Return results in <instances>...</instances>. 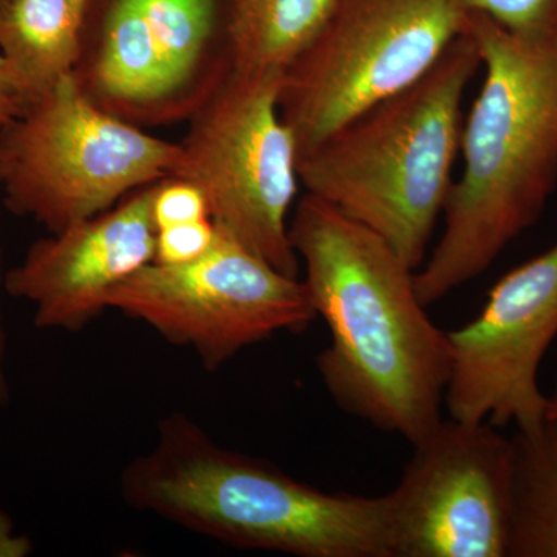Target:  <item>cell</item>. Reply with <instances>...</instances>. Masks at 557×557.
<instances>
[{
    "mask_svg": "<svg viewBox=\"0 0 557 557\" xmlns=\"http://www.w3.org/2000/svg\"><path fill=\"white\" fill-rule=\"evenodd\" d=\"M485 79L463 121V171L454 182L445 230L417 270L423 306L490 270L536 225L557 188V38H527L468 13Z\"/></svg>",
    "mask_w": 557,
    "mask_h": 557,
    "instance_id": "cell-2",
    "label": "cell"
},
{
    "mask_svg": "<svg viewBox=\"0 0 557 557\" xmlns=\"http://www.w3.org/2000/svg\"><path fill=\"white\" fill-rule=\"evenodd\" d=\"M203 258L183 265L150 262L119 285L109 310L193 348L214 372L245 348L318 318L302 278L287 276L220 228Z\"/></svg>",
    "mask_w": 557,
    "mask_h": 557,
    "instance_id": "cell-8",
    "label": "cell"
},
{
    "mask_svg": "<svg viewBox=\"0 0 557 557\" xmlns=\"http://www.w3.org/2000/svg\"><path fill=\"white\" fill-rule=\"evenodd\" d=\"M129 507L225 542L299 557H394L386 494L327 493L219 445L183 413L161 418L121 472Z\"/></svg>",
    "mask_w": 557,
    "mask_h": 557,
    "instance_id": "cell-3",
    "label": "cell"
},
{
    "mask_svg": "<svg viewBox=\"0 0 557 557\" xmlns=\"http://www.w3.org/2000/svg\"><path fill=\"white\" fill-rule=\"evenodd\" d=\"M152 219L156 228L161 230L211 219V214L207 197L196 183L168 177L153 186Z\"/></svg>",
    "mask_w": 557,
    "mask_h": 557,
    "instance_id": "cell-18",
    "label": "cell"
},
{
    "mask_svg": "<svg viewBox=\"0 0 557 557\" xmlns=\"http://www.w3.org/2000/svg\"><path fill=\"white\" fill-rule=\"evenodd\" d=\"M508 557H557V417L518 432Z\"/></svg>",
    "mask_w": 557,
    "mask_h": 557,
    "instance_id": "cell-16",
    "label": "cell"
},
{
    "mask_svg": "<svg viewBox=\"0 0 557 557\" xmlns=\"http://www.w3.org/2000/svg\"><path fill=\"white\" fill-rule=\"evenodd\" d=\"M335 0H233V72L277 76L309 46Z\"/></svg>",
    "mask_w": 557,
    "mask_h": 557,
    "instance_id": "cell-15",
    "label": "cell"
},
{
    "mask_svg": "<svg viewBox=\"0 0 557 557\" xmlns=\"http://www.w3.org/2000/svg\"><path fill=\"white\" fill-rule=\"evenodd\" d=\"M73 79L95 104L139 127L171 123L163 65L138 0H89Z\"/></svg>",
    "mask_w": 557,
    "mask_h": 557,
    "instance_id": "cell-12",
    "label": "cell"
},
{
    "mask_svg": "<svg viewBox=\"0 0 557 557\" xmlns=\"http://www.w3.org/2000/svg\"><path fill=\"white\" fill-rule=\"evenodd\" d=\"M2 201V199H0ZM5 289V274L2 270V249H0V295ZM10 401V384L7 376V333L3 327L2 309H0V409Z\"/></svg>",
    "mask_w": 557,
    "mask_h": 557,
    "instance_id": "cell-22",
    "label": "cell"
},
{
    "mask_svg": "<svg viewBox=\"0 0 557 557\" xmlns=\"http://www.w3.org/2000/svg\"><path fill=\"white\" fill-rule=\"evenodd\" d=\"M177 157L178 143L101 109L69 76L0 131V199L58 233L171 177Z\"/></svg>",
    "mask_w": 557,
    "mask_h": 557,
    "instance_id": "cell-5",
    "label": "cell"
},
{
    "mask_svg": "<svg viewBox=\"0 0 557 557\" xmlns=\"http://www.w3.org/2000/svg\"><path fill=\"white\" fill-rule=\"evenodd\" d=\"M289 242L330 344L317 357L335 405L410 445L443 420L453 366L449 332L428 317L416 270L375 233L306 194Z\"/></svg>",
    "mask_w": 557,
    "mask_h": 557,
    "instance_id": "cell-1",
    "label": "cell"
},
{
    "mask_svg": "<svg viewBox=\"0 0 557 557\" xmlns=\"http://www.w3.org/2000/svg\"><path fill=\"white\" fill-rule=\"evenodd\" d=\"M281 79L231 73L188 120L171 177L203 190L218 228L274 269L299 277L288 234L299 156L278 112Z\"/></svg>",
    "mask_w": 557,
    "mask_h": 557,
    "instance_id": "cell-7",
    "label": "cell"
},
{
    "mask_svg": "<svg viewBox=\"0 0 557 557\" xmlns=\"http://www.w3.org/2000/svg\"><path fill=\"white\" fill-rule=\"evenodd\" d=\"M153 186L36 240L5 274V292L32 304L36 327L79 332L109 310L113 289L153 262Z\"/></svg>",
    "mask_w": 557,
    "mask_h": 557,
    "instance_id": "cell-11",
    "label": "cell"
},
{
    "mask_svg": "<svg viewBox=\"0 0 557 557\" xmlns=\"http://www.w3.org/2000/svg\"><path fill=\"white\" fill-rule=\"evenodd\" d=\"M218 233L211 219L157 230L153 262L183 265L203 258L218 239Z\"/></svg>",
    "mask_w": 557,
    "mask_h": 557,
    "instance_id": "cell-19",
    "label": "cell"
},
{
    "mask_svg": "<svg viewBox=\"0 0 557 557\" xmlns=\"http://www.w3.org/2000/svg\"><path fill=\"white\" fill-rule=\"evenodd\" d=\"M27 106V98L22 94L5 60L0 57V131L22 115Z\"/></svg>",
    "mask_w": 557,
    "mask_h": 557,
    "instance_id": "cell-20",
    "label": "cell"
},
{
    "mask_svg": "<svg viewBox=\"0 0 557 557\" xmlns=\"http://www.w3.org/2000/svg\"><path fill=\"white\" fill-rule=\"evenodd\" d=\"M387 493L394 557H508L515 442L483 421H442Z\"/></svg>",
    "mask_w": 557,
    "mask_h": 557,
    "instance_id": "cell-9",
    "label": "cell"
},
{
    "mask_svg": "<svg viewBox=\"0 0 557 557\" xmlns=\"http://www.w3.org/2000/svg\"><path fill=\"white\" fill-rule=\"evenodd\" d=\"M547 417H557V373L555 387H553L552 394L547 395Z\"/></svg>",
    "mask_w": 557,
    "mask_h": 557,
    "instance_id": "cell-23",
    "label": "cell"
},
{
    "mask_svg": "<svg viewBox=\"0 0 557 557\" xmlns=\"http://www.w3.org/2000/svg\"><path fill=\"white\" fill-rule=\"evenodd\" d=\"M480 65L463 28L426 75L300 157V185L420 269L456 182L461 104Z\"/></svg>",
    "mask_w": 557,
    "mask_h": 557,
    "instance_id": "cell-4",
    "label": "cell"
},
{
    "mask_svg": "<svg viewBox=\"0 0 557 557\" xmlns=\"http://www.w3.org/2000/svg\"><path fill=\"white\" fill-rule=\"evenodd\" d=\"M458 0H335L281 79L278 112L298 156L426 75L463 32Z\"/></svg>",
    "mask_w": 557,
    "mask_h": 557,
    "instance_id": "cell-6",
    "label": "cell"
},
{
    "mask_svg": "<svg viewBox=\"0 0 557 557\" xmlns=\"http://www.w3.org/2000/svg\"><path fill=\"white\" fill-rule=\"evenodd\" d=\"M3 2H5V0H0V5H2Z\"/></svg>",
    "mask_w": 557,
    "mask_h": 557,
    "instance_id": "cell-24",
    "label": "cell"
},
{
    "mask_svg": "<svg viewBox=\"0 0 557 557\" xmlns=\"http://www.w3.org/2000/svg\"><path fill=\"white\" fill-rule=\"evenodd\" d=\"M163 65L171 123L189 120L233 73V0H138Z\"/></svg>",
    "mask_w": 557,
    "mask_h": 557,
    "instance_id": "cell-13",
    "label": "cell"
},
{
    "mask_svg": "<svg viewBox=\"0 0 557 557\" xmlns=\"http://www.w3.org/2000/svg\"><path fill=\"white\" fill-rule=\"evenodd\" d=\"M89 0H5L0 5V57L28 104L73 75Z\"/></svg>",
    "mask_w": 557,
    "mask_h": 557,
    "instance_id": "cell-14",
    "label": "cell"
},
{
    "mask_svg": "<svg viewBox=\"0 0 557 557\" xmlns=\"http://www.w3.org/2000/svg\"><path fill=\"white\" fill-rule=\"evenodd\" d=\"M467 13L483 14L527 38H557V0H458Z\"/></svg>",
    "mask_w": 557,
    "mask_h": 557,
    "instance_id": "cell-17",
    "label": "cell"
},
{
    "mask_svg": "<svg viewBox=\"0 0 557 557\" xmlns=\"http://www.w3.org/2000/svg\"><path fill=\"white\" fill-rule=\"evenodd\" d=\"M449 338L448 417L498 429L515 424L518 432L541 428L547 395L539 369L557 338V240L505 274L478 317L450 330Z\"/></svg>",
    "mask_w": 557,
    "mask_h": 557,
    "instance_id": "cell-10",
    "label": "cell"
},
{
    "mask_svg": "<svg viewBox=\"0 0 557 557\" xmlns=\"http://www.w3.org/2000/svg\"><path fill=\"white\" fill-rule=\"evenodd\" d=\"M30 553V539L16 536L10 516L0 509V557H22Z\"/></svg>",
    "mask_w": 557,
    "mask_h": 557,
    "instance_id": "cell-21",
    "label": "cell"
}]
</instances>
